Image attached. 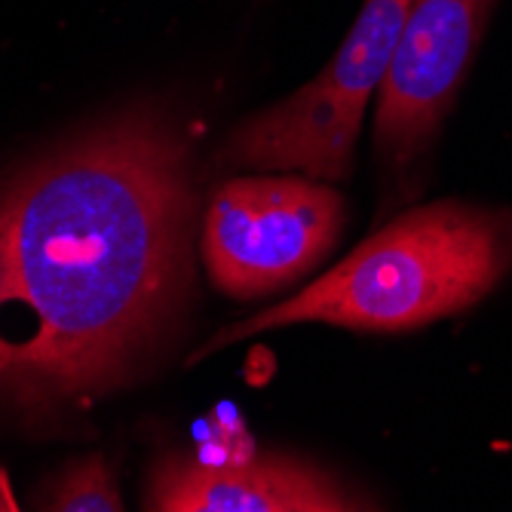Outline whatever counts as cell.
I'll return each instance as SVG.
<instances>
[{
  "instance_id": "obj_5",
  "label": "cell",
  "mask_w": 512,
  "mask_h": 512,
  "mask_svg": "<svg viewBox=\"0 0 512 512\" xmlns=\"http://www.w3.org/2000/svg\"><path fill=\"white\" fill-rule=\"evenodd\" d=\"M494 0H411L390 71L378 92L375 148L384 163L405 166L448 117L463 86Z\"/></svg>"
},
{
  "instance_id": "obj_2",
  "label": "cell",
  "mask_w": 512,
  "mask_h": 512,
  "mask_svg": "<svg viewBox=\"0 0 512 512\" xmlns=\"http://www.w3.org/2000/svg\"><path fill=\"white\" fill-rule=\"evenodd\" d=\"M512 267V218L442 200L411 209L359 243L313 286L230 325L206 350L301 322L408 332L479 304Z\"/></svg>"
},
{
  "instance_id": "obj_8",
  "label": "cell",
  "mask_w": 512,
  "mask_h": 512,
  "mask_svg": "<svg viewBox=\"0 0 512 512\" xmlns=\"http://www.w3.org/2000/svg\"><path fill=\"white\" fill-rule=\"evenodd\" d=\"M0 509H16V500L10 494V485H7V476L0 470Z\"/></svg>"
},
{
  "instance_id": "obj_7",
  "label": "cell",
  "mask_w": 512,
  "mask_h": 512,
  "mask_svg": "<svg viewBox=\"0 0 512 512\" xmlns=\"http://www.w3.org/2000/svg\"><path fill=\"white\" fill-rule=\"evenodd\" d=\"M43 509L62 512H117L123 509L114 476L102 457H83L53 479Z\"/></svg>"
},
{
  "instance_id": "obj_1",
  "label": "cell",
  "mask_w": 512,
  "mask_h": 512,
  "mask_svg": "<svg viewBox=\"0 0 512 512\" xmlns=\"http://www.w3.org/2000/svg\"><path fill=\"white\" fill-rule=\"evenodd\" d=\"M191 142L114 120L0 184V405L50 414L123 384L188 292Z\"/></svg>"
},
{
  "instance_id": "obj_4",
  "label": "cell",
  "mask_w": 512,
  "mask_h": 512,
  "mask_svg": "<svg viewBox=\"0 0 512 512\" xmlns=\"http://www.w3.org/2000/svg\"><path fill=\"white\" fill-rule=\"evenodd\" d=\"M347 221L341 191L301 172L240 175L215 188L200 252L212 286L252 301L276 292L329 255Z\"/></svg>"
},
{
  "instance_id": "obj_6",
  "label": "cell",
  "mask_w": 512,
  "mask_h": 512,
  "mask_svg": "<svg viewBox=\"0 0 512 512\" xmlns=\"http://www.w3.org/2000/svg\"><path fill=\"white\" fill-rule=\"evenodd\" d=\"M148 509L166 512H344L371 509L310 460L264 454L212 460L163 457L151 473Z\"/></svg>"
},
{
  "instance_id": "obj_3",
  "label": "cell",
  "mask_w": 512,
  "mask_h": 512,
  "mask_svg": "<svg viewBox=\"0 0 512 512\" xmlns=\"http://www.w3.org/2000/svg\"><path fill=\"white\" fill-rule=\"evenodd\" d=\"M411 0H365L341 50L295 96L249 117L227 138L218 163L243 172H301L344 181L365 105L390 71Z\"/></svg>"
}]
</instances>
